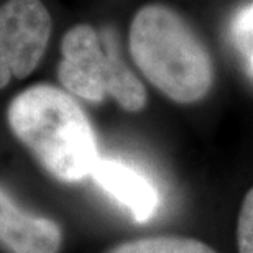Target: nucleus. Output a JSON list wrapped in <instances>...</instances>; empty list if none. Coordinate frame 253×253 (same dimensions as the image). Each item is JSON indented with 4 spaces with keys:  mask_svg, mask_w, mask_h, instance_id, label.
I'll return each instance as SVG.
<instances>
[{
    "mask_svg": "<svg viewBox=\"0 0 253 253\" xmlns=\"http://www.w3.org/2000/svg\"><path fill=\"white\" fill-rule=\"evenodd\" d=\"M237 249L239 253H253V188L245 194L239 212Z\"/></svg>",
    "mask_w": 253,
    "mask_h": 253,
    "instance_id": "nucleus-8",
    "label": "nucleus"
},
{
    "mask_svg": "<svg viewBox=\"0 0 253 253\" xmlns=\"http://www.w3.org/2000/svg\"><path fill=\"white\" fill-rule=\"evenodd\" d=\"M250 66H252V69H253V53L250 54Z\"/></svg>",
    "mask_w": 253,
    "mask_h": 253,
    "instance_id": "nucleus-10",
    "label": "nucleus"
},
{
    "mask_svg": "<svg viewBox=\"0 0 253 253\" xmlns=\"http://www.w3.org/2000/svg\"><path fill=\"white\" fill-rule=\"evenodd\" d=\"M105 253H217L212 247L191 237L156 235L126 240Z\"/></svg>",
    "mask_w": 253,
    "mask_h": 253,
    "instance_id": "nucleus-7",
    "label": "nucleus"
},
{
    "mask_svg": "<svg viewBox=\"0 0 253 253\" xmlns=\"http://www.w3.org/2000/svg\"><path fill=\"white\" fill-rule=\"evenodd\" d=\"M7 122L40 166L61 183L87 178L100 158L94 126L66 89L30 85L12 99Z\"/></svg>",
    "mask_w": 253,
    "mask_h": 253,
    "instance_id": "nucleus-1",
    "label": "nucleus"
},
{
    "mask_svg": "<svg viewBox=\"0 0 253 253\" xmlns=\"http://www.w3.org/2000/svg\"><path fill=\"white\" fill-rule=\"evenodd\" d=\"M92 179L131 212L136 222H146L160 207V194L153 183L131 166L110 158H99Z\"/></svg>",
    "mask_w": 253,
    "mask_h": 253,
    "instance_id": "nucleus-6",
    "label": "nucleus"
},
{
    "mask_svg": "<svg viewBox=\"0 0 253 253\" xmlns=\"http://www.w3.org/2000/svg\"><path fill=\"white\" fill-rule=\"evenodd\" d=\"M63 230L58 222L22 209L0 184V250L5 253H59Z\"/></svg>",
    "mask_w": 253,
    "mask_h": 253,
    "instance_id": "nucleus-5",
    "label": "nucleus"
},
{
    "mask_svg": "<svg viewBox=\"0 0 253 253\" xmlns=\"http://www.w3.org/2000/svg\"><path fill=\"white\" fill-rule=\"evenodd\" d=\"M128 46L143 78L168 99L194 104L209 94L214 83L209 49L168 5L148 3L135 13Z\"/></svg>",
    "mask_w": 253,
    "mask_h": 253,
    "instance_id": "nucleus-2",
    "label": "nucleus"
},
{
    "mask_svg": "<svg viewBox=\"0 0 253 253\" xmlns=\"http://www.w3.org/2000/svg\"><path fill=\"white\" fill-rule=\"evenodd\" d=\"M58 78L76 97L94 104L112 97L126 112H140L148 100L143 83L120 56L112 35L85 23L74 25L63 37Z\"/></svg>",
    "mask_w": 253,
    "mask_h": 253,
    "instance_id": "nucleus-3",
    "label": "nucleus"
},
{
    "mask_svg": "<svg viewBox=\"0 0 253 253\" xmlns=\"http://www.w3.org/2000/svg\"><path fill=\"white\" fill-rule=\"evenodd\" d=\"M234 28L240 38L244 40L253 38V3L237 15Z\"/></svg>",
    "mask_w": 253,
    "mask_h": 253,
    "instance_id": "nucleus-9",
    "label": "nucleus"
},
{
    "mask_svg": "<svg viewBox=\"0 0 253 253\" xmlns=\"http://www.w3.org/2000/svg\"><path fill=\"white\" fill-rule=\"evenodd\" d=\"M51 32L53 20L43 0H7L0 5V89L38 68Z\"/></svg>",
    "mask_w": 253,
    "mask_h": 253,
    "instance_id": "nucleus-4",
    "label": "nucleus"
}]
</instances>
